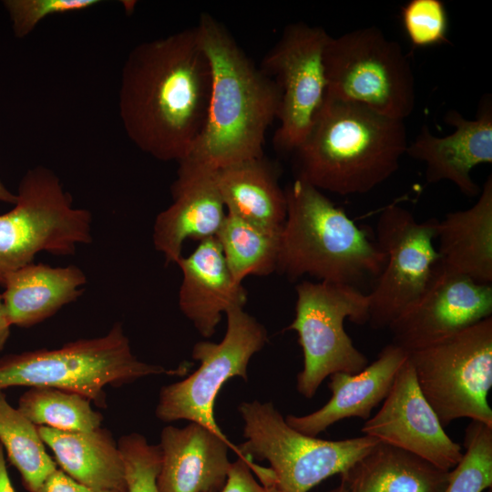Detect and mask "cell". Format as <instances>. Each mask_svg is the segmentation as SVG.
Segmentation results:
<instances>
[{"label": "cell", "instance_id": "cell-1", "mask_svg": "<svg viewBox=\"0 0 492 492\" xmlns=\"http://www.w3.org/2000/svg\"><path fill=\"white\" fill-rule=\"evenodd\" d=\"M210 87V67L195 27L137 45L118 90L127 136L159 160H183L204 128Z\"/></svg>", "mask_w": 492, "mask_h": 492}, {"label": "cell", "instance_id": "cell-2", "mask_svg": "<svg viewBox=\"0 0 492 492\" xmlns=\"http://www.w3.org/2000/svg\"><path fill=\"white\" fill-rule=\"evenodd\" d=\"M195 28L210 67V96L204 128L178 170L215 172L263 156L281 91L211 15L201 13Z\"/></svg>", "mask_w": 492, "mask_h": 492}, {"label": "cell", "instance_id": "cell-3", "mask_svg": "<svg viewBox=\"0 0 492 492\" xmlns=\"http://www.w3.org/2000/svg\"><path fill=\"white\" fill-rule=\"evenodd\" d=\"M407 146L404 120L325 97L293 151L296 179L341 196L365 194L396 172Z\"/></svg>", "mask_w": 492, "mask_h": 492}, {"label": "cell", "instance_id": "cell-4", "mask_svg": "<svg viewBox=\"0 0 492 492\" xmlns=\"http://www.w3.org/2000/svg\"><path fill=\"white\" fill-rule=\"evenodd\" d=\"M284 190L287 212L277 270L290 279L309 275L359 289L376 280L385 254L342 208L299 179Z\"/></svg>", "mask_w": 492, "mask_h": 492}, {"label": "cell", "instance_id": "cell-5", "mask_svg": "<svg viewBox=\"0 0 492 492\" xmlns=\"http://www.w3.org/2000/svg\"><path fill=\"white\" fill-rule=\"evenodd\" d=\"M161 374H180L140 361L120 323L104 335L78 339L56 349H38L0 358V390L15 386L53 387L106 405L105 388Z\"/></svg>", "mask_w": 492, "mask_h": 492}, {"label": "cell", "instance_id": "cell-6", "mask_svg": "<svg viewBox=\"0 0 492 492\" xmlns=\"http://www.w3.org/2000/svg\"><path fill=\"white\" fill-rule=\"evenodd\" d=\"M16 202L0 215V285L14 272L46 251L57 256L76 253L92 241V215L76 208L59 177L44 166L28 169L21 179Z\"/></svg>", "mask_w": 492, "mask_h": 492}, {"label": "cell", "instance_id": "cell-7", "mask_svg": "<svg viewBox=\"0 0 492 492\" xmlns=\"http://www.w3.org/2000/svg\"><path fill=\"white\" fill-rule=\"evenodd\" d=\"M245 441L238 456L266 460L282 492H308L334 475L345 473L380 441L362 436L324 440L291 427L272 402H243L239 407Z\"/></svg>", "mask_w": 492, "mask_h": 492}, {"label": "cell", "instance_id": "cell-8", "mask_svg": "<svg viewBox=\"0 0 492 492\" xmlns=\"http://www.w3.org/2000/svg\"><path fill=\"white\" fill-rule=\"evenodd\" d=\"M325 97L405 120L415 107V81L398 42L376 26L330 36L323 52Z\"/></svg>", "mask_w": 492, "mask_h": 492}, {"label": "cell", "instance_id": "cell-9", "mask_svg": "<svg viewBox=\"0 0 492 492\" xmlns=\"http://www.w3.org/2000/svg\"><path fill=\"white\" fill-rule=\"evenodd\" d=\"M417 385L442 425L459 418L492 427V317L408 353Z\"/></svg>", "mask_w": 492, "mask_h": 492}, {"label": "cell", "instance_id": "cell-10", "mask_svg": "<svg viewBox=\"0 0 492 492\" xmlns=\"http://www.w3.org/2000/svg\"><path fill=\"white\" fill-rule=\"evenodd\" d=\"M295 290V316L286 330L298 335L303 368L296 387L310 399L333 374H356L368 364L346 333L344 321L368 323L369 296L357 287L323 281H304Z\"/></svg>", "mask_w": 492, "mask_h": 492}, {"label": "cell", "instance_id": "cell-11", "mask_svg": "<svg viewBox=\"0 0 492 492\" xmlns=\"http://www.w3.org/2000/svg\"><path fill=\"white\" fill-rule=\"evenodd\" d=\"M227 330L220 343H195L193 359L200 367L187 378L160 389L155 415L169 423L188 420L227 438L214 417V404L224 384L236 376L248 380L251 358L268 341L267 331L243 308L226 313Z\"/></svg>", "mask_w": 492, "mask_h": 492}, {"label": "cell", "instance_id": "cell-12", "mask_svg": "<svg viewBox=\"0 0 492 492\" xmlns=\"http://www.w3.org/2000/svg\"><path fill=\"white\" fill-rule=\"evenodd\" d=\"M436 220L418 221L394 203L379 214L375 242L385 254V263L368 293L372 328H388L425 290L439 261L434 244Z\"/></svg>", "mask_w": 492, "mask_h": 492}, {"label": "cell", "instance_id": "cell-13", "mask_svg": "<svg viewBox=\"0 0 492 492\" xmlns=\"http://www.w3.org/2000/svg\"><path fill=\"white\" fill-rule=\"evenodd\" d=\"M329 37L321 26L290 24L263 57L261 68L281 91L280 125L272 139L281 152L294 151L324 101L323 52Z\"/></svg>", "mask_w": 492, "mask_h": 492}, {"label": "cell", "instance_id": "cell-14", "mask_svg": "<svg viewBox=\"0 0 492 492\" xmlns=\"http://www.w3.org/2000/svg\"><path fill=\"white\" fill-rule=\"evenodd\" d=\"M492 314V285L448 271L438 262L425 290L388 326L392 343L409 353Z\"/></svg>", "mask_w": 492, "mask_h": 492}, {"label": "cell", "instance_id": "cell-15", "mask_svg": "<svg viewBox=\"0 0 492 492\" xmlns=\"http://www.w3.org/2000/svg\"><path fill=\"white\" fill-rule=\"evenodd\" d=\"M361 432L411 452L446 471L459 463L464 453L461 446L446 433L422 395L408 358L381 408L365 420Z\"/></svg>", "mask_w": 492, "mask_h": 492}, {"label": "cell", "instance_id": "cell-16", "mask_svg": "<svg viewBox=\"0 0 492 492\" xmlns=\"http://www.w3.org/2000/svg\"><path fill=\"white\" fill-rule=\"evenodd\" d=\"M445 121L454 127L451 134L436 137L424 125L415 140L408 143L405 154L425 162L428 183L450 181L465 196H478L481 188L471 172L479 165L492 163L490 96L482 98L475 119H466L451 109Z\"/></svg>", "mask_w": 492, "mask_h": 492}, {"label": "cell", "instance_id": "cell-17", "mask_svg": "<svg viewBox=\"0 0 492 492\" xmlns=\"http://www.w3.org/2000/svg\"><path fill=\"white\" fill-rule=\"evenodd\" d=\"M159 446V492H220L231 466L228 451L237 453L228 438L195 422L181 428L165 426Z\"/></svg>", "mask_w": 492, "mask_h": 492}, {"label": "cell", "instance_id": "cell-18", "mask_svg": "<svg viewBox=\"0 0 492 492\" xmlns=\"http://www.w3.org/2000/svg\"><path fill=\"white\" fill-rule=\"evenodd\" d=\"M216 171L177 170L171 186L172 203L159 212L152 240L167 264L177 263L186 240L216 237L226 217L216 184Z\"/></svg>", "mask_w": 492, "mask_h": 492}, {"label": "cell", "instance_id": "cell-19", "mask_svg": "<svg viewBox=\"0 0 492 492\" xmlns=\"http://www.w3.org/2000/svg\"><path fill=\"white\" fill-rule=\"evenodd\" d=\"M407 358V352L391 343L362 371L333 374L328 384L332 392L330 400L311 414L287 415L286 423L302 434L317 436L340 420L369 419L373 409L387 396Z\"/></svg>", "mask_w": 492, "mask_h": 492}, {"label": "cell", "instance_id": "cell-20", "mask_svg": "<svg viewBox=\"0 0 492 492\" xmlns=\"http://www.w3.org/2000/svg\"><path fill=\"white\" fill-rule=\"evenodd\" d=\"M176 264L182 272L179 309L201 336L211 337L223 313L244 307L247 292L233 280L215 237L200 241Z\"/></svg>", "mask_w": 492, "mask_h": 492}, {"label": "cell", "instance_id": "cell-21", "mask_svg": "<svg viewBox=\"0 0 492 492\" xmlns=\"http://www.w3.org/2000/svg\"><path fill=\"white\" fill-rule=\"evenodd\" d=\"M438 263L480 283H492V177L470 208L436 220Z\"/></svg>", "mask_w": 492, "mask_h": 492}, {"label": "cell", "instance_id": "cell-22", "mask_svg": "<svg viewBox=\"0 0 492 492\" xmlns=\"http://www.w3.org/2000/svg\"><path fill=\"white\" fill-rule=\"evenodd\" d=\"M86 283V274L76 265L32 262L11 273L3 284L7 318L12 326H34L76 301Z\"/></svg>", "mask_w": 492, "mask_h": 492}, {"label": "cell", "instance_id": "cell-23", "mask_svg": "<svg viewBox=\"0 0 492 492\" xmlns=\"http://www.w3.org/2000/svg\"><path fill=\"white\" fill-rule=\"evenodd\" d=\"M280 169L264 156L216 171V184L227 213L262 230L280 233L287 212Z\"/></svg>", "mask_w": 492, "mask_h": 492}, {"label": "cell", "instance_id": "cell-24", "mask_svg": "<svg viewBox=\"0 0 492 492\" xmlns=\"http://www.w3.org/2000/svg\"><path fill=\"white\" fill-rule=\"evenodd\" d=\"M56 466L74 480L96 489L127 491L125 466L118 442L106 429L66 432L37 426Z\"/></svg>", "mask_w": 492, "mask_h": 492}, {"label": "cell", "instance_id": "cell-25", "mask_svg": "<svg viewBox=\"0 0 492 492\" xmlns=\"http://www.w3.org/2000/svg\"><path fill=\"white\" fill-rule=\"evenodd\" d=\"M450 471L379 442L342 474L347 492H444Z\"/></svg>", "mask_w": 492, "mask_h": 492}, {"label": "cell", "instance_id": "cell-26", "mask_svg": "<svg viewBox=\"0 0 492 492\" xmlns=\"http://www.w3.org/2000/svg\"><path fill=\"white\" fill-rule=\"evenodd\" d=\"M280 233L267 231L226 212L215 238L236 282L241 283L250 275L264 276L277 270Z\"/></svg>", "mask_w": 492, "mask_h": 492}, {"label": "cell", "instance_id": "cell-27", "mask_svg": "<svg viewBox=\"0 0 492 492\" xmlns=\"http://www.w3.org/2000/svg\"><path fill=\"white\" fill-rule=\"evenodd\" d=\"M0 444L19 472L25 488L36 492L46 477L56 468L47 454L37 425L12 406L0 390Z\"/></svg>", "mask_w": 492, "mask_h": 492}, {"label": "cell", "instance_id": "cell-28", "mask_svg": "<svg viewBox=\"0 0 492 492\" xmlns=\"http://www.w3.org/2000/svg\"><path fill=\"white\" fill-rule=\"evenodd\" d=\"M17 408L37 426L66 432L90 431L103 421L87 397L59 388L30 387L19 397Z\"/></svg>", "mask_w": 492, "mask_h": 492}, {"label": "cell", "instance_id": "cell-29", "mask_svg": "<svg viewBox=\"0 0 492 492\" xmlns=\"http://www.w3.org/2000/svg\"><path fill=\"white\" fill-rule=\"evenodd\" d=\"M465 453L450 470L444 492H483L492 487V427L471 421L465 431Z\"/></svg>", "mask_w": 492, "mask_h": 492}, {"label": "cell", "instance_id": "cell-30", "mask_svg": "<svg viewBox=\"0 0 492 492\" xmlns=\"http://www.w3.org/2000/svg\"><path fill=\"white\" fill-rule=\"evenodd\" d=\"M401 22L413 48L447 42L448 14L441 0H410L401 8Z\"/></svg>", "mask_w": 492, "mask_h": 492}, {"label": "cell", "instance_id": "cell-31", "mask_svg": "<svg viewBox=\"0 0 492 492\" xmlns=\"http://www.w3.org/2000/svg\"><path fill=\"white\" fill-rule=\"evenodd\" d=\"M118 446L125 466L127 492H159L157 486L161 462L159 445H151L144 436L131 433L120 436Z\"/></svg>", "mask_w": 492, "mask_h": 492}, {"label": "cell", "instance_id": "cell-32", "mask_svg": "<svg viewBox=\"0 0 492 492\" xmlns=\"http://www.w3.org/2000/svg\"><path fill=\"white\" fill-rule=\"evenodd\" d=\"M100 0H5L3 5L17 38L33 32L45 18L74 12L85 11L97 5Z\"/></svg>", "mask_w": 492, "mask_h": 492}, {"label": "cell", "instance_id": "cell-33", "mask_svg": "<svg viewBox=\"0 0 492 492\" xmlns=\"http://www.w3.org/2000/svg\"><path fill=\"white\" fill-rule=\"evenodd\" d=\"M252 461L238 456L231 463L220 492H282L274 482H258L251 468Z\"/></svg>", "mask_w": 492, "mask_h": 492}, {"label": "cell", "instance_id": "cell-34", "mask_svg": "<svg viewBox=\"0 0 492 492\" xmlns=\"http://www.w3.org/2000/svg\"><path fill=\"white\" fill-rule=\"evenodd\" d=\"M36 492H127L122 490L96 489L85 486L56 468Z\"/></svg>", "mask_w": 492, "mask_h": 492}, {"label": "cell", "instance_id": "cell-35", "mask_svg": "<svg viewBox=\"0 0 492 492\" xmlns=\"http://www.w3.org/2000/svg\"><path fill=\"white\" fill-rule=\"evenodd\" d=\"M11 323L7 318L2 295L0 294V354L10 336Z\"/></svg>", "mask_w": 492, "mask_h": 492}, {"label": "cell", "instance_id": "cell-36", "mask_svg": "<svg viewBox=\"0 0 492 492\" xmlns=\"http://www.w3.org/2000/svg\"><path fill=\"white\" fill-rule=\"evenodd\" d=\"M0 492H15L5 464V453L0 444Z\"/></svg>", "mask_w": 492, "mask_h": 492}, {"label": "cell", "instance_id": "cell-37", "mask_svg": "<svg viewBox=\"0 0 492 492\" xmlns=\"http://www.w3.org/2000/svg\"><path fill=\"white\" fill-rule=\"evenodd\" d=\"M16 193L10 191L0 179V201L14 205L16 202Z\"/></svg>", "mask_w": 492, "mask_h": 492}, {"label": "cell", "instance_id": "cell-38", "mask_svg": "<svg viewBox=\"0 0 492 492\" xmlns=\"http://www.w3.org/2000/svg\"><path fill=\"white\" fill-rule=\"evenodd\" d=\"M328 492H347V488H346L345 484L343 481H341L338 486L332 488Z\"/></svg>", "mask_w": 492, "mask_h": 492}]
</instances>
